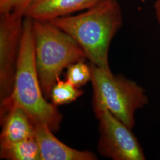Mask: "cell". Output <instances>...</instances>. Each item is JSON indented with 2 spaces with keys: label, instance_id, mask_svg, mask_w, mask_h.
I'll return each instance as SVG.
<instances>
[{
  "label": "cell",
  "instance_id": "6da1fadb",
  "mask_svg": "<svg viewBox=\"0 0 160 160\" xmlns=\"http://www.w3.org/2000/svg\"><path fill=\"white\" fill-rule=\"evenodd\" d=\"M49 22L76 40L91 63L112 72L109 63L110 45L123 24L122 11L118 0H100L78 15Z\"/></svg>",
  "mask_w": 160,
  "mask_h": 160
},
{
  "label": "cell",
  "instance_id": "7a4b0ae2",
  "mask_svg": "<svg viewBox=\"0 0 160 160\" xmlns=\"http://www.w3.org/2000/svg\"><path fill=\"white\" fill-rule=\"evenodd\" d=\"M33 20L24 17L14 87L10 96L0 104V117L12 107L23 109L34 124H46L53 132L59 129L62 116L56 106L45 100L36 69Z\"/></svg>",
  "mask_w": 160,
  "mask_h": 160
},
{
  "label": "cell",
  "instance_id": "3957f363",
  "mask_svg": "<svg viewBox=\"0 0 160 160\" xmlns=\"http://www.w3.org/2000/svg\"><path fill=\"white\" fill-rule=\"evenodd\" d=\"M33 32L40 87L48 98L63 69L84 61L87 56L76 40L49 22L33 20Z\"/></svg>",
  "mask_w": 160,
  "mask_h": 160
},
{
  "label": "cell",
  "instance_id": "277c9868",
  "mask_svg": "<svg viewBox=\"0 0 160 160\" xmlns=\"http://www.w3.org/2000/svg\"><path fill=\"white\" fill-rule=\"evenodd\" d=\"M90 67L93 87L92 106L96 115L103 109H108L132 129L137 110L149 104L145 90L123 75L108 73L92 63Z\"/></svg>",
  "mask_w": 160,
  "mask_h": 160
},
{
  "label": "cell",
  "instance_id": "5b68a950",
  "mask_svg": "<svg viewBox=\"0 0 160 160\" xmlns=\"http://www.w3.org/2000/svg\"><path fill=\"white\" fill-rule=\"evenodd\" d=\"M99 120L100 154L114 160H145L146 157L131 128L117 119L108 109L97 114Z\"/></svg>",
  "mask_w": 160,
  "mask_h": 160
},
{
  "label": "cell",
  "instance_id": "8992f818",
  "mask_svg": "<svg viewBox=\"0 0 160 160\" xmlns=\"http://www.w3.org/2000/svg\"><path fill=\"white\" fill-rule=\"evenodd\" d=\"M22 15L0 13V103L12 94L23 31Z\"/></svg>",
  "mask_w": 160,
  "mask_h": 160
},
{
  "label": "cell",
  "instance_id": "52a82bcc",
  "mask_svg": "<svg viewBox=\"0 0 160 160\" xmlns=\"http://www.w3.org/2000/svg\"><path fill=\"white\" fill-rule=\"evenodd\" d=\"M46 124L35 125L34 137L40 149L41 160H96L91 152L72 148L55 137Z\"/></svg>",
  "mask_w": 160,
  "mask_h": 160
},
{
  "label": "cell",
  "instance_id": "ba28073f",
  "mask_svg": "<svg viewBox=\"0 0 160 160\" xmlns=\"http://www.w3.org/2000/svg\"><path fill=\"white\" fill-rule=\"evenodd\" d=\"M100 0H33L24 12V17L49 22L86 10Z\"/></svg>",
  "mask_w": 160,
  "mask_h": 160
},
{
  "label": "cell",
  "instance_id": "9c48e42d",
  "mask_svg": "<svg viewBox=\"0 0 160 160\" xmlns=\"http://www.w3.org/2000/svg\"><path fill=\"white\" fill-rule=\"evenodd\" d=\"M0 143H12L34 137L35 126L26 112L14 106L0 117Z\"/></svg>",
  "mask_w": 160,
  "mask_h": 160
},
{
  "label": "cell",
  "instance_id": "30bf717a",
  "mask_svg": "<svg viewBox=\"0 0 160 160\" xmlns=\"http://www.w3.org/2000/svg\"><path fill=\"white\" fill-rule=\"evenodd\" d=\"M0 158L9 160H41V155L34 137L12 143H0Z\"/></svg>",
  "mask_w": 160,
  "mask_h": 160
},
{
  "label": "cell",
  "instance_id": "8fae6325",
  "mask_svg": "<svg viewBox=\"0 0 160 160\" xmlns=\"http://www.w3.org/2000/svg\"><path fill=\"white\" fill-rule=\"evenodd\" d=\"M83 93L82 90H80L68 81H64L58 78L52 89L50 97L54 105L60 106L75 101Z\"/></svg>",
  "mask_w": 160,
  "mask_h": 160
},
{
  "label": "cell",
  "instance_id": "7c38bea8",
  "mask_svg": "<svg viewBox=\"0 0 160 160\" xmlns=\"http://www.w3.org/2000/svg\"><path fill=\"white\" fill-rule=\"evenodd\" d=\"M66 78L69 82L79 88L92 80L90 67L84 61L71 64L68 67Z\"/></svg>",
  "mask_w": 160,
  "mask_h": 160
},
{
  "label": "cell",
  "instance_id": "4fadbf2b",
  "mask_svg": "<svg viewBox=\"0 0 160 160\" xmlns=\"http://www.w3.org/2000/svg\"><path fill=\"white\" fill-rule=\"evenodd\" d=\"M33 0H0V13L12 12L24 16Z\"/></svg>",
  "mask_w": 160,
  "mask_h": 160
},
{
  "label": "cell",
  "instance_id": "5bb4252c",
  "mask_svg": "<svg viewBox=\"0 0 160 160\" xmlns=\"http://www.w3.org/2000/svg\"><path fill=\"white\" fill-rule=\"evenodd\" d=\"M154 11L157 20L160 26V0L155 1L154 4Z\"/></svg>",
  "mask_w": 160,
  "mask_h": 160
}]
</instances>
